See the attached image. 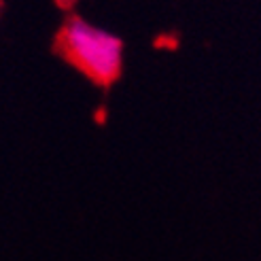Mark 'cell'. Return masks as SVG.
Listing matches in <instances>:
<instances>
[{
  "mask_svg": "<svg viewBox=\"0 0 261 261\" xmlns=\"http://www.w3.org/2000/svg\"><path fill=\"white\" fill-rule=\"evenodd\" d=\"M58 49L72 66L91 81L107 87L115 83L123 66V43L81 17H70L58 32Z\"/></svg>",
  "mask_w": 261,
  "mask_h": 261,
  "instance_id": "1",
  "label": "cell"
}]
</instances>
